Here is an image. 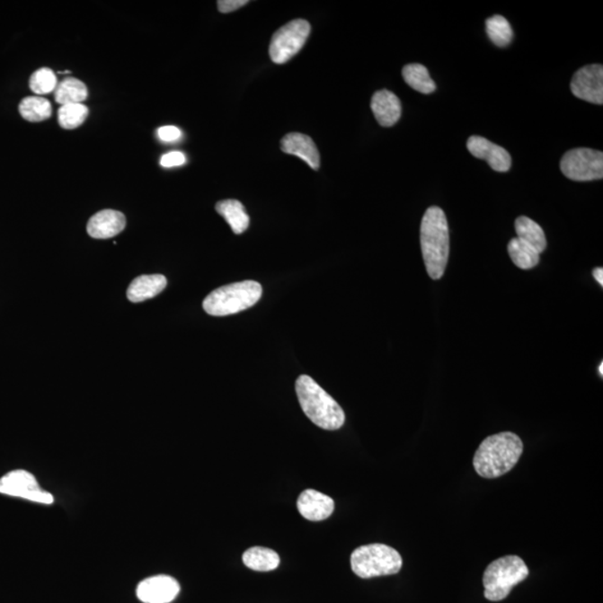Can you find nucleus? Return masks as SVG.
Listing matches in <instances>:
<instances>
[{
    "mask_svg": "<svg viewBox=\"0 0 603 603\" xmlns=\"http://www.w3.org/2000/svg\"><path fill=\"white\" fill-rule=\"evenodd\" d=\"M523 453L521 439L505 431L487 437L474 455V468L484 478H497L509 473Z\"/></svg>",
    "mask_w": 603,
    "mask_h": 603,
    "instance_id": "obj_1",
    "label": "nucleus"
},
{
    "mask_svg": "<svg viewBox=\"0 0 603 603\" xmlns=\"http://www.w3.org/2000/svg\"><path fill=\"white\" fill-rule=\"evenodd\" d=\"M421 244L428 275L432 279L443 278L449 256V229L439 207L432 206L423 215Z\"/></svg>",
    "mask_w": 603,
    "mask_h": 603,
    "instance_id": "obj_2",
    "label": "nucleus"
},
{
    "mask_svg": "<svg viewBox=\"0 0 603 603\" xmlns=\"http://www.w3.org/2000/svg\"><path fill=\"white\" fill-rule=\"evenodd\" d=\"M296 390L302 411L316 426L325 430H337L344 425L343 409L311 377H298Z\"/></svg>",
    "mask_w": 603,
    "mask_h": 603,
    "instance_id": "obj_3",
    "label": "nucleus"
},
{
    "mask_svg": "<svg viewBox=\"0 0 603 603\" xmlns=\"http://www.w3.org/2000/svg\"><path fill=\"white\" fill-rule=\"evenodd\" d=\"M262 293L263 289L260 283L255 280H244L215 289L205 298L202 306L213 316L236 315L254 306L261 300Z\"/></svg>",
    "mask_w": 603,
    "mask_h": 603,
    "instance_id": "obj_4",
    "label": "nucleus"
},
{
    "mask_svg": "<svg viewBox=\"0 0 603 603\" xmlns=\"http://www.w3.org/2000/svg\"><path fill=\"white\" fill-rule=\"evenodd\" d=\"M528 568L518 555H508L492 563L483 575L485 598L490 601H501L508 598L519 583L528 577Z\"/></svg>",
    "mask_w": 603,
    "mask_h": 603,
    "instance_id": "obj_5",
    "label": "nucleus"
},
{
    "mask_svg": "<svg viewBox=\"0 0 603 603\" xmlns=\"http://www.w3.org/2000/svg\"><path fill=\"white\" fill-rule=\"evenodd\" d=\"M351 568L361 579L384 577L397 574L403 568V558L394 547L376 543L353 551Z\"/></svg>",
    "mask_w": 603,
    "mask_h": 603,
    "instance_id": "obj_6",
    "label": "nucleus"
},
{
    "mask_svg": "<svg viewBox=\"0 0 603 603\" xmlns=\"http://www.w3.org/2000/svg\"><path fill=\"white\" fill-rule=\"evenodd\" d=\"M311 33V25L306 21L296 20L288 22L275 31L270 45V57L276 64H284L296 57L306 43Z\"/></svg>",
    "mask_w": 603,
    "mask_h": 603,
    "instance_id": "obj_7",
    "label": "nucleus"
},
{
    "mask_svg": "<svg viewBox=\"0 0 603 603\" xmlns=\"http://www.w3.org/2000/svg\"><path fill=\"white\" fill-rule=\"evenodd\" d=\"M561 172L573 182H592L603 178V154L589 148L566 152L561 159Z\"/></svg>",
    "mask_w": 603,
    "mask_h": 603,
    "instance_id": "obj_8",
    "label": "nucleus"
},
{
    "mask_svg": "<svg viewBox=\"0 0 603 603\" xmlns=\"http://www.w3.org/2000/svg\"><path fill=\"white\" fill-rule=\"evenodd\" d=\"M0 494L21 497L40 504H52L54 497L40 489L34 475L26 471H13L0 478Z\"/></svg>",
    "mask_w": 603,
    "mask_h": 603,
    "instance_id": "obj_9",
    "label": "nucleus"
},
{
    "mask_svg": "<svg viewBox=\"0 0 603 603\" xmlns=\"http://www.w3.org/2000/svg\"><path fill=\"white\" fill-rule=\"evenodd\" d=\"M571 91L577 98L589 103L603 104V67L588 66L575 73L571 81Z\"/></svg>",
    "mask_w": 603,
    "mask_h": 603,
    "instance_id": "obj_10",
    "label": "nucleus"
},
{
    "mask_svg": "<svg viewBox=\"0 0 603 603\" xmlns=\"http://www.w3.org/2000/svg\"><path fill=\"white\" fill-rule=\"evenodd\" d=\"M181 592V584L169 575H155L144 580L137 588V597L144 603H170Z\"/></svg>",
    "mask_w": 603,
    "mask_h": 603,
    "instance_id": "obj_11",
    "label": "nucleus"
},
{
    "mask_svg": "<svg viewBox=\"0 0 603 603\" xmlns=\"http://www.w3.org/2000/svg\"><path fill=\"white\" fill-rule=\"evenodd\" d=\"M467 149L475 158L485 160L497 173H508L512 165L509 152L485 137L478 136L469 137Z\"/></svg>",
    "mask_w": 603,
    "mask_h": 603,
    "instance_id": "obj_12",
    "label": "nucleus"
},
{
    "mask_svg": "<svg viewBox=\"0 0 603 603\" xmlns=\"http://www.w3.org/2000/svg\"><path fill=\"white\" fill-rule=\"evenodd\" d=\"M298 512L308 521H324L333 515L334 501L328 495L315 490H306L298 496Z\"/></svg>",
    "mask_w": 603,
    "mask_h": 603,
    "instance_id": "obj_13",
    "label": "nucleus"
},
{
    "mask_svg": "<svg viewBox=\"0 0 603 603\" xmlns=\"http://www.w3.org/2000/svg\"><path fill=\"white\" fill-rule=\"evenodd\" d=\"M126 216L118 210L105 209L92 216L87 224V233L95 239H109L117 236L126 228Z\"/></svg>",
    "mask_w": 603,
    "mask_h": 603,
    "instance_id": "obj_14",
    "label": "nucleus"
},
{
    "mask_svg": "<svg viewBox=\"0 0 603 603\" xmlns=\"http://www.w3.org/2000/svg\"><path fill=\"white\" fill-rule=\"evenodd\" d=\"M280 148L285 154L298 156V158L306 161L312 169H320L319 150H317L315 141L310 137L297 132L288 133L280 142Z\"/></svg>",
    "mask_w": 603,
    "mask_h": 603,
    "instance_id": "obj_15",
    "label": "nucleus"
},
{
    "mask_svg": "<svg viewBox=\"0 0 603 603\" xmlns=\"http://www.w3.org/2000/svg\"><path fill=\"white\" fill-rule=\"evenodd\" d=\"M371 110L380 126H395L402 117V102L397 95L388 90L376 92L371 100Z\"/></svg>",
    "mask_w": 603,
    "mask_h": 603,
    "instance_id": "obj_16",
    "label": "nucleus"
},
{
    "mask_svg": "<svg viewBox=\"0 0 603 603\" xmlns=\"http://www.w3.org/2000/svg\"><path fill=\"white\" fill-rule=\"evenodd\" d=\"M167 287V279L164 275H142L132 280L128 288L129 301L140 303L159 296Z\"/></svg>",
    "mask_w": 603,
    "mask_h": 603,
    "instance_id": "obj_17",
    "label": "nucleus"
},
{
    "mask_svg": "<svg viewBox=\"0 0 603 603\" xmlns=\"http://www.w3.org/2000/svg\"><path fill=\"white\" fill-rule=\"evenodd\" d=\"M216 210L226 220L235 234H243L250 226V216L241 201L227 200L219 201Z\"/></svg>",
    "mask_w": 603,
    "mask_h": 603,
    "instance_id": "obj_18",
    "label": "nucleus"
},
{
    "mask_svg": "<svg viewBox=\"0 0 603 603\" xmlns=\"http://www.w3.org/2000/svg\"><path fill=\"white\" fill-rule=\"evenodd\" d=\"M243 563L252 570L269 572V571L279 568L280 559L279 555L273 550L254 546L243 554Z\"/></svg>",
    "mask_w": 603,
    "mask_h": 603,
    "instance_id": "obj_19",
    "label": "nucleus"
},
{
    "mask_svg": "<svg viewBox=\"0 0 603 603\" xmlns=\"http://www.w3.org/2000/svg\"><path fill=\"white\" fill-rule=\"evenodd\" d=\"M515 230H517L518 238L528 244L529 246L536 248L538 254H542L546 248L545 234L542 227L531 218L522 216L515 220Z\"/></svg>",
    "mask_w": 603,
    "mask_h": 603,
    "instance_id": "obj_20",
    "label": "nucleus"
},
{
    "mask_svg": "<svg viewBox=\"0 0 603 603\" xmlns=\"http://www.w3.org/2000/svg\"><path fill=\"white\" fill-rule=\"evenodd\" d=\"M87 87L75 77H67L58 83L55 90V101L61 105L82 104L87 99Z\"/></svg>",
    "mask_w": 603,
    "mask_h": 603,
    "instance_id": "obj_21",
    "label": "nucleus"
},
{
    "mask_svg": "<svg viewBox=\"0 0 603 603\" xmlns=\"http://www.w3.org/2000/svg\"><path fill=\"white\" fill-rule=\"evenodd\" d=\"M509 254L513 263L522 270H531L540 262V254L536 248L519 238L510 239L508 246Z\"/></svg>",
    "mask_w": 603,
    "mask_h": 603,
    "instance_id": "obj_22",
    "label": "nucleus"
},
{
    "mask_svg": "<svg viewBox=\"0 0 603 603\" xmlns=\"http://www.w3.org/2000/svg\"><path fill=\"white\" fill-rule=\"evenodd\" d=\"M403 76L412 89L422 94H430L436 90V83L432 81L430 72L421 64H408L403 67Z\"/></svg>",
    "mask_w": 603,
    "mask_h": 603,
    "instance_id": "obj_23",
    "label": "nucleus"
},
{
    "mask_svg": "<svg viewBox=\"0 0 603 603\" xmlns=\"http://www.w3.org/2000/svg\"><path fill=\"white\" fill-rule=\"evenodd\" d=\"M20 113L29 122H41L52 115V105L49 101L40 96H29L22 100Z\"/></svg>",
    "mask_w": 603,
    "mask_h": 603,
    "instance_id": "obj_24",
    "label": "nucleus"
},
{
    "mask_svg": "<svg viewBox=\"0 0 603 603\" xmlns=\"http://www.w3.org/2000/svg\"><path fill=\"white\" fill-rule=\"evenodd\" d=\"M486 33L499 48H506L513 40V30L505 17L495 15L486 21Z\"/></svg>",
    "mask_w": 603,
    "mask_h": 603,
    "instance_id": "obj_25",
    "label": "nucleus"
},
{
    "mask_svg": "<svg viewBox=\"0 0 603 603\" xmlns=\"http://www.w3.org/2000/svg\"><path fill=\"white\" fill-rule=\"evenodd\" d=\"M89 115V109L84 104L62 105L58 110V123L67 130L81 127Z\"/></svg>",
    "mask_w": 603,
    "mask_h": 603,
    "instance_id": "obj_26",
    "label": "nucleus"
},
{
    "mask_svg": "<svg viewBox=\"0 0 603 603\" xmlns=\"http://www.w3.org/2000/svg\"><path fill=\"white\" fill-rule=\"evenodd\" d=\"M58 77L49 67L40 68L31 75L30 80L31 90L35 94L45 95L52 93L58 87Z\"/></svg>",
    "mask_w": 603,
    "mask_h": 603,
    "instance_id": "obj_27",
    "label": "nucleus"
},
{
    "mask_svg": "<svg viewBox=\"0 0 603 603\" xmlns=\"http://www.w3.org/2000/svg\"><path fill=\"white\" fill-rule=\"evenodd\" d=\"M185 164L186 155L181 151L169 152V154L163 155V158L160 160V164L164 168L181 167V165Z\"/></svg>",
    "mask_w": 603,
    "mask_h": 603,
    "instance_id": "obj_28",
    "label": "nucleus"
},
{
    "mask_svg": "<svg viewBox=\"0 0 603 603\" xmlns=\"http://www.w3.org/2000/svg\"><path fill=\"white\" fill-rule=\"evenodd\" d=\"M182 133L177 127L167 126L158 129V137L164 142H174L181 139Z\"/></svg>",
    "mask_w": 603,
    "mask_h": 603,
    "instance_id": "obj_29",
    "label": "nucleus"
},
{
    "mask_svg": "<svg viewBox=\"0 0 603 603\" xmlns=\"http://www.w3.org/2000/svg\"><path fill=\"white\" fill-rule=\"evenodd\" d=\"M247 3V0H220L218 2V9L223 13H228L245 6Z\"/></svg>",
    "mask_w": 603,
    "mask_h": 603,
    "instance_id": "obj_30",
    "label": "nucleus"
},
{
    "mask_svg": "<svg viewBox=\"0 0 603 603\" xmlns=\"http://www.w3.org/2000/svg\"><path fill=\"white\" fill-rule=\"evenodd\" d=\"M593 278L596 279L597 282L603 287V269L602 267H597L593 270Z\"/></svg>",
    "mask_w": 603,
    "mask_h": 603,
    "instance_id": "obj_31",
    "label": "nucleus"
},
{
    "mask_svg": "<svg viewBox=\"0 0 603 603\" xmlns=\"http://www.w3.org/2000/svg\"><path fill=\"white\" fill-rule=\"evenodd\" d=\"M598 370H599L600 377H603V362L600 363L599 369Z\"/></svg>",
    "mask_w": 603,
    "mask_h": 603,
    "instance_id": "obj_32",
    "label": "nucleus"
}]
</instances>
